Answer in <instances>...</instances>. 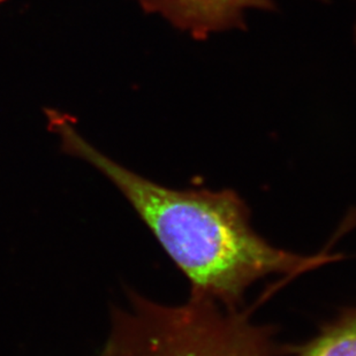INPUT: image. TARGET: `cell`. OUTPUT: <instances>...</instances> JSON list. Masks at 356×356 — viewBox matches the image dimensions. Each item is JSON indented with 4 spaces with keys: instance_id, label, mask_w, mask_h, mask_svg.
Instances as JSON below:
<instances>
[{
    "instance_id": "7a4b0ae2",
    "label": "cell",
    "mask_w": 356,
    "mask_h": 356,
    "mask_svg": "<svg viewBox=\"0 0 356 356\" xmlns=\"http://www.w3.org/2000/svg\"><path fill=\"white\" fill-rule=\"evenodd\" d=\"M108 356H284L273 331L209 300L181 307L140 300L115 326Z\"/></svg>"
},
{
    "instance_id": "3957f363",
    "label": "cell",
    "mask_w": 356,
    "mask_h": 356,
    "mask_svg": "<svg viewBox=\"0 0 356 356\" xmlns=\"http://www.w3.org/2000/svg\"><path fill=\"white\" fill-rule=\"evenodd\" d=\"M147 13L159 14L195 40L245 29L247 10H273V0H138Z\"/></svg>"
},
{
    "instance_id": "6da1fadb",
    "label": "cell",
    "mask_w": 356,
    "mask_h": 356,
    "mask_svg": "<svg viewBox=\"0 0 356 356\" xmlns=\"http://www.w3.org/2000/svg\"><path fill=\"white\" fill-rule=\"evenodd\" d=\"M50 127L68 155L104 175L159 240L192 286V298L236 309L247 289L273 275H296L317 264L271 245L252 229L245 202L232 191H180L150 181L86 141L56 111Z\"/></svg>"
},
{
    "instance_id": "277c9868",
    "label": "cell",
    "mask_w": 356,
    "mask_h": 356,
    "mask_svg": "<svg viewBox=\"0 0 356 356\" xmlns=\"http://www.w3.org/2000/svg\"><path fill=\"white\" fill-rule=\"evenodd\" d=\"M286 356H356V308Z\"/></svg>"
},
{
    "instance_id": "5b68a950",
    "label": "cell",
    "mask_w": 356,
    "mask_h": 356,
    "mask_svg": "<svg viewBox=\"0 0 356 356\" xmlns=\"http://www.w3.org/2000/svg\"><path fill=\"white\" fill-rule=\"evenodd\" d=\"M5 1H8V0H0V3H5Z\"/></svg>"
}]
</instances>
